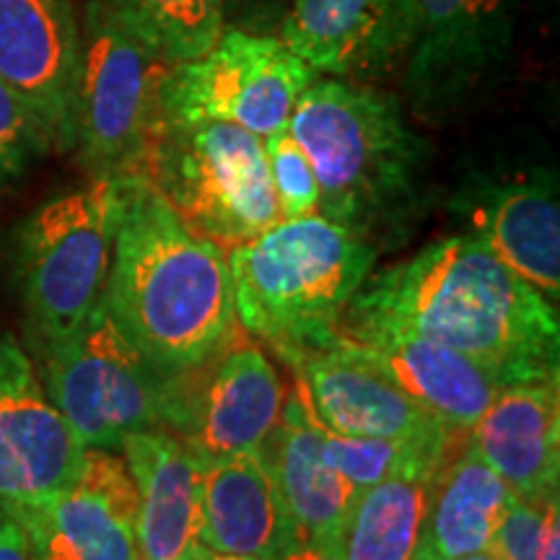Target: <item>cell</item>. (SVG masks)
<instances>
[{
    "label": "cell",
    "instance_id": "6da1fadb",
    "mask_svg": "<svg viewBox=\"0 0 560 560\" xmlns=\"http://www.w3.org/2000/svg\"><path fill=\"white\" fill-rule=\"evenodd\" d=\"M346 312L470 355L506 387L558 382L556 304L467 234L369 276Z\"/></svg>",
    "mask_w": 560,
    "mask_h": 560
},
{
    "label": "cell",
    "instance_id": "7a4b0ae2",
    "mask_svg": "<svg viewBox=\"0 0 560 560\" xmlns=\"http://www.w3.org/2000/svg\"><path fill=\"white\" fill-rule=\"evenodd\" d=\"M120 179V221L104 304L166 374L198 366L240 332L226 252L182 223L149 182Z\"/></svg>",
    "mask_w": 560,
    "mask_h": 560
},
{
    "label": "cell",
    "instance_id": "3957f363",
    "mask_svg": "<svg viewBox=\"0 0 560 560\" xmlns=\"http://www.w3.org/2000/svg\"><path fill=\"white\" fill-rule=\"evenodd\" d=\"M289 130L317 174V213L376 252L408 240L429 208L431 145L392 91L317 75Z\"/></svg>",
    "mask_w": 560,
    "mask_h": 560
},
{
    "label": "cell",
    "instance_id": "277c9868",
    "mask_svg": "<svg viewBox=\"0 0 560 560\" xmlns=\"http://www.w3.org/2000/svg\"><path fill=\"white\" fill-rule=\"evenodd\" d=\"M376 255L322 213L278 221L226 252L236 322L280 359L327 346Z\"/></svg>",
    "mask_w": 560,
    "mask_h": 560
},
{
    "label": "cell",
    "instance_id": "5b68a950",
    "mask_svg": "<svg viewBox=\"0 0 560 560\" xmlns=\"http://www.w3.org/2000/svg\"><path fill=\"white\" fill-rule=\"evenodd\" d=\"M130 177L149 182L187 229L223 252L280 221L262 138L236 125L156 117Z\"/></svg>",
    "mask_w": 560,
    "mask_h": 560
},
{
    "label": "cell",
    "instance_id": "8992f818",
    "mask_svg": "<svg viewBox=\"0 0 560 560\" xmlns=\"http://www.w3.org/2000/svg\"><path fill=\"white\" fill-rule=\"evenodd\" d=\"M120 221V179L42 202L16 236V280L39 346L73 335L104 299Z\"/></svg>",
    "mask_w": 560,
    "mask_h": 560
},
{
    "label": "cell",
    "instance_id": "52a82bcc",
    "mask_svg": "<svg viewBox=\"0 0 560 560\" xmlns=\"http://www.w3.org/2000/svg\"><path fill=\"white\" fill-rule=\"evenodd\" d=\"M166 62L117 0H89L81 19L73 149L91 177H130L159 117Z\"/></svg>",
    "mask_w": 560,
    "mask_h": 560
},
{
    "label": "cell",
    "instance_id": "ba28073f",
    "mask_svg": "<svg viewBox=\"0 0 560 560\" xmlns=\"http://www.w3.org/2000/svg\"><path fill=\"white\" fill-rule=\"evenodd\" d=\"M39 380L83 450L120 452L159 431L170 374L125 338L102 299L73 335L42 346Z\"/></svg>",
    "mask_w": 560,
    "mask_h": 560
},
{
    "label": "cell",
    "instance_id": "9c48e42d",
    "mask_svg": "<svg viewBox=\"0 0 560 560\" xmlns=\"http://www.w3.org/2000/svg\"><path fill=\"white\" fill-rule=\"evenodd\" d=\"M317 73L278 34L223 26L198 58L174 62L159 89V117L229 122L255 136L289 128Z\"/></svg>",
    "mask_w": 560,
    "mask_h": 560
},
{
    "label": "cell",
    "instance_id": "30bf717a",
    "mask_svg": "<svg viewBox=\"0 0 560 560\" xmlns=\"http://www.w3.org/2000/svg\"><path fill=\"white\" fill-rule=\"evenodd\" d=\"M285 389L268 353L240 332L198 366L170 374L159 431L202 462L260 452L283 418Z\"/></svg>",
    "mask_w": 560,
    "mask_h": 560
},
{
    "label": "cell",
    "instance_id": "8fae6325",
    "mask_svg": "<svg viewBox=\"0 0 560 560\" xmlns=\"http://www.w3.org/2000/svg\"><path fill=\"white\" fill-rule=\"evenodd\" d=\"M524 0H418L402 66L410 107L444 117L503 79L514 60Z\"/></svg>",
    "mask_w": 560,
    "mask_h": 560
},
{
    "label": "cell",
    "instance_id": "7c38bea8",
    "mask_svg": "<svg viewBox=\"0 0 560 560\" xmlns=\"http://www.w3.org/2000/svg\"><path fill=\"white\" fill-rule=\"evenodd\" d=\"M13 511L32 560H138V488L120 452L86 450L73 482Z\"/></svg>",
    "mask_w": 560,
    "mask_h": 560
},
{
    "label": "cell",
    "instance_id": "4fadbf2b",
    "mask_svg": "<svg viewBox=\"0 0 560 560\" xmlns=\"http://www.w3.org/2000/svg\"><path fill=\"white\" fill-rule=\"evenodd\" d=\"M306 402L322 429L340 436H371L459 444V436L410 400L395 382L376 369L353 342L338 335L327 346L293 353L289 359Z\"/></svg>",
    "mask_w": 560,
    "mask_h": 560
},
{
    "label": "cell",
    "instance_id": "5bb4252c",
    "mask_svg": "<svg viewBox=\"0 0 560 560\" xmlns=\"http://www.w3.org/2000/svg\"><path fill=\"white\" fill-rule=\"evenodd\" d=\"M83 454L26 350L0 332V503L26 509L58 493L81 472Z\"/></svg>",
    "mask_w": 560,
    "mask_h": 560
},
{
    "label": "cell",
    "instance_id": "9a60e30c",
    "mask_svg": "<svg viewBox=\"0 0 560 560\" xmlns=\"http://www.w3.org/2000/svg\"><path fill=\"white\" fill-rule=\"evenodd\" d=\"M418 0H285L278 37L317 75L374 83L408 60Z\"/></svg>",
    "mask_w": 560,
    "mask_h": 560
},
{
    "label": "cell",
    "instance_id": "2e32d148",
    "mask_svg": "<svg viewBox=\"0 0 560 560\" xmlns=\"http://www.w3.org/2000/svg\"><path fill=\"white\" fill-rule=\"evenodd\" d=\"M338 335L353 342L410 400L459 436L472 431L488 405L506 387L470 355L387 322L342 312Z\"/></svg>",
    "mask_w": 560,
    "mask_h": 560
},
{
    "label": "cell",
    "instance_id": "e0dca14e",
    "mask_svg": "<svg viewBox=\"0 0 560 560\" xmlns=\"http://www.w3.org/2000/svg\"><path fill=\"white\" fill-rule=\"evenodd\" d=\"M81 21L70 0H0V81L30 102L58 149H73Z\"/></svg>",
    "mask_w": 560,
    "mask_h": 560
},
{
    "label": "cell",
    "instance_id": "ac0fdd59",
    "mask_svg": "<svg viewBox=\"0 0 560 560\" xmlns=\"http://www.w3.org/2000/svg\"><path fill=\"white\" fill-rule=\"evenodd\" d=\"M457 215L467 236L552 304L560 293V206L558 182L548 172L478 179L465 185Z\"/></svg>",
    "mask_w": 560,
    "mask_h": 560
},
{
    "label": "cell",
    "instance_id": "d6986e66",
    "mask_svg": "<svg viewBox=\"0 0 560 560\" xmlns=\"http://www.w3.org/2000/svg\"><path fill=\"white\" fill-rule=\"evenodd\" d=\"M293 542H299L296 529L262 452L206 462L200 501L202 548L276 560Z\"/></svg>",
    "mask_w": 560,
    "mask_h": 560
},
{
    "label": "cell",
    "instance_id": "ffe728a7",
    "mask_svg": "<svg viewBox=\"0 0 560 560\" xmlns=\"http://www.w3.org/2000/svg\"><path fill=\"white\" fill-rule=\"evenodd\" d=\"M467 441L522 501L558 495V382L509 384L488 405Z\"/></svg>",
    "mask_w": 560,
    "mask_h": 560
},
{
    "label": "cell",
    "instance_id": "44dd1931",
    "mask_svg": "<svg viewBox=\"0 0 560 560\" xmlns=\"http://www.w3.org/2000/svg\"><path fill=\"white\" fill-rule=\"evenodd\" d=\"M270 462L299 540L340 542L361 490L332 465L325 431L306 402L299 380L285 395L283 418L260 450Z\"/></svg>",
    "mask_w": 560,
    "mask_h": 560
},
{
    "label": "cell",
    "instance_id": "7402d4cb",
    "mask_svg": "<svg viewBox=\"0 0 560 560\" xmlns=\"http://www.w3.org/2000/svg\"><path fill=\"white\" fill-rule=\"evenodd\" d=\"M138 488V560H182L200 545L202 462L166 431H143L122 444Z\"/></svg>",
    "mask_w": 560,
    "mask_h": 560
},
{
    "label": "cell",
    "instance_id": "603a6c76",
    "mask_svg": "<svg viewBox=\"0 0 560 560\" xmlns=\"http://www.w3.org/2000/svg\"><path fill=\"white\" fill-rule=\"evenodd\" d=\"M514 501V490L465 441L439 472L412 560H454L490 550Z\"/></svg>",
    "mask_w": 560,
    "mask_h": 560
},
{
    "label": "cell",
    "instance_id": "cb8c5ba5",
    "mask_svg": "<svg viewBox=\"0 0 560 560\" xmlns=\"http://www.w3.org/2000/svg\"><path fill=\"white\" fill-rule=\"evenodd\" d=\"M444 465L423 462L361 490L340 535L346 560H412Z\"/></svg>",
    "mask_w": 560,
    "mask_h": 560
},
{
    "label": "cell",
    "instance_id": "d4e9b609",
    "mask_svg": "<svg viewBox=\"0 0 560 560\" xmlns=\"http://www.w3.org/2000/svg\"><path fill=\"white\" fill-rule=\"evenodd\" d=\"M117 5L172 66L206 52L226 26V0H117Z\"/></svg>",
    "mask_w": 560,
    "mask_h": 560
},
{
    "label": "cell",
    "instance_id": "484cf974",
    "mask_svg": "<svg viewBox=\"0 0 560 560\" xmlns=\"http://www.w3.org/2000/svg\"><path fill=\"white\" fill-rule=\"evenodd\" d=\"M322 431H325L327 457L359 490H366L392 475L423 465V462L450 459L465 444V441L459 444H420V441L340 436L327 429Z\"/></svg>",
    "mask_w": 560,
    "mask_h": 560
},
{
    "label": "cell",
    "instance_id": "4316f807",
    "mask_svg": "<svg viewBox=\"0 0 560 560\" xmlns=\"http://www.w3.org/2000/svg\"><path fill=\"white\" fill-rule=\"evenodd\" d=\"M55 145L50 128L30 102L0 81V187L24 177Z\"/></svg>",
    "mask_w": 560,
    "mask_h": 560
},
{
    "label": "cell",
    "instance_id": "83f0119b",
    "mask_svg": "<svg viewBox=\"0 0 560 560\" xmlns=\"http://www.w3.org/2000/svg\"><path fill=\"white\" fill-rule=\"evenodd\" d=\"M265 156H268V172L272 195H276L280 221L301 219V215L317 213L319 208V185L317 174L306 151L291 136L289 128L270 132L262 138Z\"/></svg>",
    "mask_w": 560,
    "mask_h": 560
},
{
    "label": "cell",
    "instance_id": "f1b7e54d",
    "mask_svg": "<svg viewBox=\"0 0 560 560\" xmlns=\"http://www.w3.org/2000/svg\"><path fill=\"white\" fill-rule=\"evenodd\" d=\"M556 532H560L558 495L548 501L516 499L495 529L490 552L499 560H540L545 542Z\"/></svg>",
    "mask_w": 560,
    "mask_h": 560
},
{
    "label": "cell",
    "instance_id": "f546056e",
    "mask_svg": "<svg viewBox=\"0 0 560 560\" xmlns=\"http://www.w3.org/2000/svg\"><path fill=\"white\" fill-rule=\"evenodd\" d=\"M285 0H226V21L231 26L249 32H270V24L280 19ZM272 34V32H270Z\"/></svg>",
    "mask_w": 560,
    "mask_h": 560
},
{
    "label": "cell",
    "instance_id": "4dcf8cb0",
    "mask_svg": "<svg viewBox=\"0 0 560 560\" xmlns=\"http://www.w3.org/2000/svg\"><path fill=\"white\" fill-rule=\"evenodd\" d=\"M0 560H32L24 524L5 503H0Z\"/></svg>",
    "mask_w": 560,
    "mask_h": 560
},
{
    "label": "cell",
    "instance_id": "1f68e13d",
    "mask_svg": "<svg viewBox=\"0 0 560 560\" xmlns=\"http://www.w3.org/2000/svg\"><path fill=\"white\" fill-rule=\"evenodd\" d=\"M276 560H346L340 542H319V540H299L293 542L283 556Z\"/></svg>",
    "mask_w": 560,
    "mask_h": 560
},
{
    "label": "cell",
    "instance_id": "d6a6232c",
    "mask_svg": "<svg viewBox=\"0 0 560 560\" xmlns=\"http://www.w3.org/2000/svg\"><path fill=\"white\" fill-rule=\"evenodd\" d=\"M182 560H260V558H244V556H229V552H215L202 548V545H195V548L187 552Z\"/></svg>",
    "mask_w": 560,
    "mask_h": 560
},
{
    "label": "cell",
    "instance_id": "836d02e7",
    "mask_svg": "<svg viewBox=\"0 0 560 560\" xmlns=\"http://www.w3.org/2000/svg\"><path fill=\"white\" fill-rule=\"evenodd\" d=\"M454 560H499V558H495L490 550H482V552H472V556H462V558H454Z\"/></svg>",
    "mask_w": 560,
    "mask_h": 560
}]
</instances>
